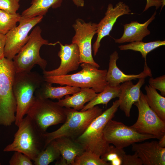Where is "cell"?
Instances as JSON below:
<instances>
[{
  "label": "cell",
  "mask_w": 165,
  "mask_h": 165,
  "mask_svg": "<svg viewBox=\"0 0 165 165\" xmlns=\"http://www.w3.org/2000/svg\"><path fill=\"white\" fill-rule=\"evenodd\" d=\"M27 115L43 133L46 132L50 126L64 123L66 119L64 107L60 106L57 102L36 97Z\"/></svg>",
  "instance_id": "obj_8"
},
{
  "label": "cell",
  "mask_w": 165,
  "mask_h": 165,
  "mask_svg": "<svg viewBox=\"0 0 165 165\" xmlns=\"http://www.w3.org/2000/svg\"><path fill=\"white\" fill-rule=\"evenodd\" d=\"M156 14L155 11L151 17L143 23L137 21H132L124 25V32L122 37L115 39L116 43L121 44L127 42L142 41L145 36L149 35L150 31L148 29L149 24L155 19Z\"/></svg>",
  "instance_id": "obj_18"
},
{
  "label": "cell",
  "mask_w": 165,
  "mask_h": 165,
  "mask_svg": "<svg viewBox=\"0 0 165 165\" xmlns=\"http://www.w3.org/2000/svg\"><path fill=\"white\" fill-rule=\"evenodd\" d=\"M14 152L9 162L10 165H33L32 160L26 155L20 152Z\"/></svg>",
  "instance_id": "obj_30"
},
{
  "label": "cell",
  "mask_w": 165,
  "mask_h": 165,
  "mask_svg": "<svg viewBox=\"0 0 165 165\" xmlns=\"http://www.w3.org/2000/svg\"><path fill=\"white\" fill-rule=\"evenodd\" d=\"M44 81V78L35 72L16 73L13 90L16 102L15 124L18 126L33 104L35 93Z\"/></svg>",
  "instance_id": "obj_4"
},
{
  "label": "cell",
  "mask_w": 165,
  "mask_h": 165,
  "mask_svg": "<svg viewBox=\"0 0 165 165\" xmlns=\"http://www.w3.org/2000/svg\"><path fill=\"white\" fill-rule=\"evenodd\" d=\"M125 154L123 148L110 145L108 150L100 157L104 161L110 162V165H122Z\"/></svg>",
  "instance_id": "obj_28"
},
{
  "label": "cell",
  "mask_w": 165,
  "mask_h": 165,
  "mask_svg": "<svg viewBox=\"0 0 165 165\" xmlns=\"http://www.w3.org/2000/svg\"><path fill=\"white\" fill-rule=\"evenodd\" d=\"M42 30L38 26H36L29 35V39L26 44L13 59L16 73L29 72L36 64L38 65L43 71L45 70L47 61L42 58L39 51L43 45L55 46V43H49L41 35Z\"/></svg>",
  "instance_id": "obj_7"
},
{
  "label": "cell",
  "mask_w": 165,
  "mask_h": 165,
  "mask_svg": "<svg viewBox=\"0 0 165 165\" xmlns=\"http://www.w3.org/2000/svg\"><path fill=\"white\" fill-rule=\"evenodd\" d=\"M120 85L114 86L108 85L101 92L97 94L80 111L86 110L99 104L105 105L107 106L108 103L112 99L119 97L120 93Z\"/></svg>",
  "instance_id": "obj_24"
},
{
  "label": "cell",
  "mask_w": 165,
  "mask_h": 165,
  "mask_svg": "<svg viewBox=\"0 0 165 165\" xmlns=\"http://www.w3.org/2000/svg\"><path fill=\"white\" fill-rule=\"evenodd\" d=\"M131 145L132 150L137 153L143 165H165V148L160 147L157 141L136 143Z\"/></svg>",
  "instance_id": "obj_15"
},
{
  "label": "cell",
  "mask_w": 165,
  "mask_h": 165,
  "mask_svg": "<svg viewBox=\"0 0 165 165\" xmlns=\"http://www.w3.org/2000/svg\"><path fill=\"white\" fill-rule=\"evenodd\" d=\"M5 35L0 33V59L4 57V50L6 44Z\"/></svg>",
  "instance_id": "obj_35"
},
{
  "label": "cell",
  "mask_w": 165,
  "mask_h": 165,
  "mask_svg": "<svg viewBox=\"0 0 165 165\" xmlns=\"http://www.w3.org/2000/svg\"><path fill=\"white\" fill-rule=\"evenodd\" d=\"M73 165H110L101 157L90 152L85 151L75 159Z\"/></svg>",
  "instance_id": "obj_29"
},
{
  "label": "cell",
  "mask_w": 165,
  "mask_h": 165,
  "mask_svg": "<svg viewBox=\"0 0 165 165\" xmlns=\"http://www.w3.org/2000/svg\"><path fill=\"white\" fill-rule=\"evenodd\" d=\"M74 4L78 7H83L84 6V0H72Z\"/></svg>",
  "instance_id": "obj_36"
},
{
  "label": "cell",
  "mask_w": 165,
  "mask_h": 165,
  "mask_svg": "<svg viewBox=\"0 0 165 165\" xmlns=\"http://www.w3.org/2000/svg\"><path fill=\"white\" fill-rule=\"evenodd\" d=\"M165 41L158 40L148 42L142 41L132 42L129 44L119 46V49L122 50H131L140 52L142 57L146 61L147 54L155 49L161 46L165 45Z\"/></svg>",
  "instance_id": "obj_25"
},
{
  "label": "cell",
  "mask_w": 165,
  "mask_h": 165,
  "mask_svg": "<svg viewBox=\"0 0 165 165\" xmlns=\"http://www.w3.org/2000/svg\"><path fill=\"white\" fill-rule=\"evenodd\" d=\"M82 70L74 74L43 77L45 81L80 87L92 88L96 93L101 92L108 85L106 80V69L100 70L91 64L81 63Z\"/></svg>",
  "instance_id": "obj_6"
},
{
  "label": "cell",
  "mask_w": 165,
  "mask_h": 165,
  "mask_svg": "<svg viewBox=\"0 0 165 165\" xmlns=\"http://www.w3.org/2000/svg\"><path fill=\"white\" fill-rule=\"evenodd\" d=\"M20 17L19 13L10 14L0 9V33L6 35L16 27Z\"/></svg>",
  "instance_id": "obj_27"
},
{
  "label": "cell",
  "mask_w": 165,
  "mask_h": 165,
  "mask_svg": "<svg viewBox=\"0 0 165 165\" xmlns=\"http://www.w3.org/2000/svg\"><path fill=\"white\" fill-rule=\"evenodd\" d=\"M149 85L153 88L159 90L161 95L165 96V75L154 78L150 77L148 81Z\"/></svg>",
  "instance_id": "obj_32"
},
{
  "label": "cell",
  "mask_w": 165,
  "mask_h": 165,
  "mask_svg": "<svg viewBox=\"0 0 165 165\" xmlns=\"http://www.w3.org/2000/svg\"><path fill=\"white\" fill-rule=\"evenodd\" d=\"M20 0H0V9L10 14H15L19 9Z\"/></svg>",
  "instance_id": "obj_31"
},
{
  "label": "cell",
  "mask_w": 165,
  "mask_h": 165,
  "mask_svg": "<svg viewBox=\"0 0 165 165\" xmlns=\"http://www.w3.org/2000/svg\"><path fill=\"white\" fill-rule=\"evenodd\" d=\"M54 140L67 165H73L75 158L85 151L80 144L71 138L62 137Z\"/></svg>",
  "instance_id": "obj_19"
},
{
  "label": "cell",
  "mask_w": 165,
  "mask_h": 165,
  "mask_svg": "<svg viewBox=\"0 0 165 165\" xmlns=\"http://www.w3.org/2000/svg\"><path fill=\"white\" fill-rule=\"evenodd\" d=\"M72 27L75 33L72 42L78 47L80 64L89 63L98 68L100 65L93 58L91 46L92 39L97 33V24L91 22L86 23L79 18L75 20Z\"/></svg>",
  "instance_id": "obj_11"
},
{
  "label": "cell",
  "mask_w": 165,
  "mask_h": 165,
  "mask_svg": "<svg viewBox=\"0 0 165 165\" xmlns=\"http://www.w3.org/2000/svg\"><path fill=\"white\" fill-rule=\"evenodd\" d=\"M43 16H38L19 23V25L6 35L4 57L12 60L28 42L31 29L42 20Z\"/></svg>",
  "instance_id": "obj_12"
},
{
  "label": "cell",
  "mask_w": 165,
  "mask_h": 165,
  "mask_svg": "<svg viewBox=\"0 0 165 165\" xmlns=\"http://www.w3.org/2000/svg\"><path fill=\"white\" fill-rule=\"evenodd\" d=\"M158 141V145L162 148H165V135L162 137Z\"/></svg>",
  "instance_id": "obj_37"
},
{
  "label": "cell",
  "mask_w": 165,
  "mask_h": 165,
  "mask_svg": "<svg viewBox=\"0 0 165 165\" xmlns=\"http://www.w3.org/2000/svg\"><path fill=\"white\" fill-rule=\"evenodd\" d=\"M61 155L60 152L53 140L38 154L33 160V164L48 165L54 160L59 159Z\"/></svg>",
  "instance_id": "obj_26"
},
{
  "label": "cell",
  "mask_w": 165,
  "mask_h": 165,
  "mask_svg": "<svg viewBox=\"0 0 165 165\" xmlns=\"http://www.w3.org/2000/svg\"><path fill=\"white\" fill-rule=\"evenodd\" d=\"M119 104V100L113 102L111 107L95 118L84 132L74 140L85 151L101 157L108 150L110 145L105 139L104 130L107 123L114 117Z\"/></svg>",
  "instance_id": "obj_3"
},
{
  "label": "cell",
  "mask_w": 165,
  "mask_h": 165,
  "mask_svg": "<svg viewBox=\"0 0 165 165\" xmlns=\"http://www.w3.org/2000/svg\"><path fill=\"white\" fill-rule=\"evenodd\" d=\"M66 119L64 124L56 130L43 134L45 148L51 142L62 137L75 140L81 135L91 123L103 112L97 105L84 111H78L70 108L64 107Z\"/></svg>",
  "instance_id": "obj_2"
},
{
  "label": "cell",
  "mask_w": 165,
  "mask_h": 165,
  "mask_svg": "<svg viewBox=\"0 0 165 165\" xmlns=\"http://www.w3.org/2000/svg\"><path fill=\"white\" fill-rule=\"evenodd\" d=\"M134 104L138 109V116L131 128L139 133L152 135L159 140L165 135V121L150 108L141 91L138 100Z\"/></svg>",
  "instance_id": "obj_9"
},
{
  "label": "cell",
  "mask_w": 165,
  "mask_h": 165,
  "mask_svg": "<svg viewBox=\"0 0 165 165\" xmlns=\"http://www.w3.org/2000/svg\"><path fill=\"white\" fill-rule=\"evenodd\" d=\"M15 74L13 60L0 59V126H9L15 121L17 105L13 90Z\"/></svg>",
  "instance_id": "obj_5"
},
{
  "label": "cell",
  "mask_w": 165,
  "mask_h": 165,
  "mask_svg": "<svg viewBox=\"0 0 165 165\" xmlns=\"http://www.w3.org/2000/svg\"><path fill=\"white\" fill-rule=\"evenodd\" d=\"M119 58L118 52L114 51L109 56V67L106 75V80L108 85L116 86L124 82L152 76V71L145 61L143 71L138 75H126L117 66L116 63Z\"/></svg>",
  "instance_id": "obj_16"
},
{
  "label": "cell",
  "mask_w": 165,
  "mask_h": 165,
  "mask_svg": "<svg viewBox=\"0 0 165 165\" xmlns=\"http://www.w3.org/2000/svg\"><path fill=\"white\" fill-rule=\"evenodd\" d=\"M129 7L122 2H119L115 7L111 4L108 6L105 16L97 24V37L93 46L94 54L95 56L99 50L101 39L109 35L117 19L124 15L131 14Z\"/></svg>",
  "instance_id": "obj_13"
},
{
  "label": "cell",
  "mask_w": 165,
  "mask_h": 165,
  "mask_svg": "<svg viewBox=\"0 0 165 165\" xmlns=\"http://www.w3.org/2000/svg\"><path fill=\"white\" fill-rule=\"evenodd\" d=\"M63 0H32L31 5L22 12L19 23L38 16H43L50 8L56 9L60 7Z\"/></svg>",
  "instance_id": "obj_22"
},
{
  "label": "cell",
  "mask_w": 165,
  "mask_h": 165,
  "mask_svg": "<svg viewBox=\"0 0 165 165\" xmlns=\"http://www.w3.org/2000/svg\"><path fill=\"white\" fill-rule=\"evenodd\" d=\"M97 94L92 88H81L80 90L72 96H66L64 99H59L57 102L61 107L72 108L77 110H81L85 104L92 100Z\"/></svg>",
  "instance_id": "obj_21"
},
{
  "label": "cell",
  "mask_w": 165,
  "mask_h": 165,
  "mask_svg": "<svg viewBox=\"0 0 165 165\" xmlns=\"http://www.w3.org/2000/svg\"><path fill=\"white\" fill-rule=\"evenodd\" d=\"M81 88L75 86L66 85L64 86L55 87L51 83L45 81L35 92V96L41 99H60L63 97L73 94L80 90Z\"/></svg>",
  "instance_id": "obj_20"
},
{
  "label": "cell",
  "mask_w": 165,
  "mask_h": 165,
  "mask_svg": "<svg viewBox=\"0 0 165 165\" xmlns=\"http://www.w3.org/2000/svg\"><path fill=\"white\" fill-rule=\"evenodd\" d=\"M103 132L105 139L109 144H112L116 147L121 148L134 143L156 139L152 135L139 133L130 126L112 119L106 125Z\"/></svg>",
  "instance_id": "obj_10"
},
{
  "label": "cell",
  "mask_w": 165,
  "mask_h": 165,
  "mask_svg": "<svg viewBox=\"0 0 165 165\" xmlns=\"http://www.w3.org/2000/svg\"><path fill=\"white\" fill-rule=\"evenodd\" d=\"M164 5L165 0H146V5L143 12L153 6H155L156 9H158L161 6H162V8Z\"/></svg>",
  "instance_id": "obj_34"
},
{
  "label": "cell",
  "mask_w": 165,
  "mask_h": 165,
  "mask_svg": "<svg viewBox=\"0 0 165 165\" xmlns=\"http://www.w3.org/2000/svg\"><path fill=\"white\" fill-rule=\"evenodd\" d=\"M17 127L18 129L15 134L13 141L7 145L3 151L20 152L33 161L40 152L45 148L44 133L27 115Z\"/></svg>",
  "instance_id": "obj_1"
},
{
  "label": "cell",
  "mask_w": 165,
  "mask_h": 165,
  "mask_svg": "<svg viewBox=\"0 0 165 165\" xmlns=\"http://www.w3.org/2000/svg\"><path fill=\"white\" fill-rule=\"evenodd\" d=\"M142 161L137 153L134 152V154H125L122 165H142Z\"/></svg>",
  "instance_id": "obj_33"
},
{
  "label": "cell",
  "mask_w": 165,
  "mask_h": 165,
  "mask_svg": "<svg viewBox=\"0 0 165 165\" xmlns=\"http://www.w3.org/2000/svg\"><path fill=\"white\" fill-rule=\"evenodd\" d=\"M1 165V163L0 162V165Z\"/></svg>",
  "instance_id": "obj_38"
},
{
  "label": "cell",
  "mask_w": 165,
  "mask_h": 165,
  "mask_svg": "<svg viewBox=\"0 0 165 165\" xmlns=\"http://www.w3.org/2000/svg\"><path fill=\"white\" fill-rule=\"evenodd\" d=\"M58 43L60 46L58 54L61 59L60 66L57 68L52 70H43V77L66 75L79 68L80 64V57L77 45L72 43L63 45L59 41Z\"/></svg>",
  "instance_id": "obj_14"
},
{
  "label": "cell",
  "mask_w": 165,
  "mask_h": 165,
  "mask_svg": "<svg viewBox=\"0 0 165 165\" xmlns=\"http://www.w3.org/2000/svg\"><path fill=\"white\" fill-rule=\"evenodd\" d=\"M145 78L138 79L134 84L131 80L124 82L120 85V93L119 97V108L128 117L130 116L132 105L138 101L140 97L141 88L145 83Z\"/></svg>",
  "instance_id": "obj_17"
},
{
  "label": "cell",
  "mask_w": 165,
  "mask_h": 165,
  "mask_svg": "<svg viewBox=\"0 0 165 165\" xmlns=\"http://www.w3.org/2000/svg\"><path fill=\"white\" fill-rule=\"evenodd\" d=\"M145 89L148 105L162 120L165 121V97L149 85H146Z\"/></svg>",
  "instance_id": "obj_23"
}]
</instances>
